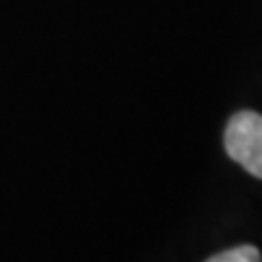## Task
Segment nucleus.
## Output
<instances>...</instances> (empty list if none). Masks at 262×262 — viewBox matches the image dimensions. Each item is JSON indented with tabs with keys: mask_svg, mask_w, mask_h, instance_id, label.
Returning a JSON list of instances; mask_svg holds the SVG:
<instances>
[{
	"mask_svg": "<svg viewBox=\"0 0 262 262\" xmlns=\"http://www.w3.org/2000/svg\"><path fill=\"white\" fill-rule=\"evenodd\" d=\"M224 146L238 165L262 180V114L250 110L233 114L226 126Z\"/></svg>",
	"mask_w": 262,
	"mask_h": 262,
	"instance_id": "f257e3e1",
	"label": "nucleus"
},
{
	"mask_svg": "<svg viewBox=\"0 0 262 262\" xmlns=\"http://www.w3.org/2000/svg\"><path fill=\"white\" fill-rule=\"evenodd\" d=\"M206 262H262V255L255 245H238V248H231V250L209 257Z\"/></svg>",
	"mask_w": 262,
	"mask_h": 262,
	"instance_id": "f03ea898",
	"label": "nucleus"
}]
</instances>
